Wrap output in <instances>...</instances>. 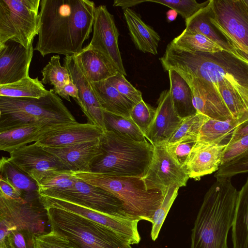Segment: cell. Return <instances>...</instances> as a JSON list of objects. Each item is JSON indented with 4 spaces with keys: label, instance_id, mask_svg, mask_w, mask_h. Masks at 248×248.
I'll use <instances>...</instances> for the list:
<instances>
[{
    "label": "cell",
    "instance_id": "45",
    "mask_svg": "<svg viewBox=\"0 0 248 248\" xmlns=\"http://www.w3.org/2000/svg\"><path fill=\"white\" fill-rule=\"evenodd\" d=\"M33 248H75L66 238L50 231L35 235Z\"/></svg>",
    "mask_w": 248,
    "mask_h": 248
},
{
    "label": "cell",
    "instance_id": "5",
    "mask_svg": "<svg viewBox=\"0 0 248 248\" xmlns=\"http://www.w3.org/2000/svg\"><path fill=\"white\" fill-rule=\"evenodd\" d=\"M76 122L53 89L39 98L0 96V132L31 124L62 125Z\"/></svg>",
    "mask_w": 248,
    "mask_h": 248
},
{
    "label": "cell",
    "instance_id": "33",
    "mask_svg": "<svg viewBox=\"0 0 248 248\" xmlns=\"http://www.w3.org/2000/svg\"><path fill=\"white\" fill-rule=\"evenodd\" d=\"M105 131H112L127 139L139 142L147 140L130 118L104 111Z\"/></svg>",
    "mask_w": 248,
    "mask_h": 248
},
{
    "label": "cell",
    "instance_id": "6",
    "mask_svg": "<svg viewBox=\"0 0 248 248\" xmlns=\"http://www.w3.org/2000/svg\"><path fill=\"white\" fill-rule=\"evenodd\" d=\"M102 155L93 164L91 172L118 176L142 177L152 160L154 146L148 140H133L112 131L101 138Z\"/></svg>",
    "mask_w": 248,
    "mask_h": 248
},
{
    "label": "cell",
    "instance_id": "36",
    "mask_svg": "<svg viewBox=\"0 0 248 248\" xmlns=\"http://www.w3.org/2000/svg\"><path fill=\"white\" fill-rule=\"evenodd\" d=\"M75 172L66 170L52 172L37 184L38 192L62 191L70 188L75 183Z\"/></svg>",
    "mask_w": 248,
    "mask_h": 248
},
{
    "label": "cell",
    "instance_id": "40",
    "mask_svg": "<svg viewBox=\"0 0 248 248\" xmlns=\"http://www.w3.org/2000/svg\"><path fill=\"white\" fill-rule=\"evenodd\" d=\"M156 109L143 100L132 108L130 117L144 135L150 126L155 114Z\"/></svg>",
    "mask_w": 248,
    "mask_h": 248
},
{
    "label": "cell",
    "instance_id": "43",
    "mask_svg": "<svg viewBox=\"0 0 248 248\" xmlns=\"http://www.w3.org/2000/svg\"><path fill=\"white\" fill-rule=\"evenodd\" d=\"M197 141L196 139H186L164 145L171 156L185 169L187 158Z\"/></svg>",
    "mask_w": 248,
    "mask_h": 248
},
{
    "label": "cell",
    "instance_id": "8",
    "mask_svg": "<svg viewBox=\"0 0 248 248\" xmlns=\"http://www.w3.org/2000/svg\"><path fill=\"white\" fill-rule=\"evenodd\" d=\"M41 0H0V45L8 41L28 48L38 35Z\"/></svg>",
    "mask_w": 248,
    "mask_h": 248
},
{
    "label": "cell",
    "instance_id": "41",
    "mask_svg": "<svg viewBox=\"0 0 248 248\" xmlns=\"http://www.w3.org/2000/svg\"><path fill=\"white\" fill-rule=\"evenodd\" d=\"M248 172V153L220 165L214 174L217 179L231 178Z\"/></svg>",
    "mask_w": 248,
    "mask_h": 248
},
{
    "label": "cell",
    "instance_id": "24",
    "mask_svg": "<svg viewBox=\"0 0 248 248\" xmlns=\"http://www.w3.org/2000/svg\"><path fill=\"white\" fill-rule=\"evenodd\" d=\"M124 15L130 35L137 49L144 53L157 54V47L160 40L159 34L132 9L124 10Z\"/></svg>",
    "mask_w": 248,
    "mask_h": 248
},
{
    "label": "cell",
    "instance_id": "47",
    "mask_svg": "<svg viewBox=\"0 0 248 248\" xmlns=\"http://www.w3.org/2000/svg\"><path fill=\"white\" fill-rule=\"evenodd\" d=\"M226 40L231 47L229 53L248 65V47L242 44L216 23L211 22Z\"/></svg>",
    "mask_w": 248,
    "mask_h": 248
},
{
    "label": "cell",
    "instance_id": "34",
    "mask_svg": "<svg viewBox=\"0 0 248 248\" xmlns=\"http://www.w3.org/2000/svg\"><path fill=\"white\" fill-rule=\"evenodd\" d=\"M0 172V177L8 180L22 193L38 192L36 182L16 166L12 162L10 157H1Z\"/></svg>",
    "mask_w": 248,
    "mask_h": 248
},
{
    "label": "cell",
    "instance_id": "50",
    "mask_svg": "<svg viewBox=\"0 0 248 248\" xmlns=\"http://www.w3.org/2000/svg\"><path fill=\"white\" fill-rule=\"evenodd\" d=\"M248 134V114L239 120L238 124L232 133L227 143Z\"/></svg>",
    "mask_w": 248,
    "mask_h": 248
},
{
    "label": "cell",
    "instance_id": "4",
    "mask_svg": "<svg viewBox=\"0 0 248 248\" xmlns=\"http://www.w3.org/2000/svg\"><path fill=\"white\" fill-rule=\"evenodd\" d=\"M75 175L118 198L123 202L124 213L132 220L152 222L164 198L161 191L148 190L141 177L118 176L91 171H76Z\"/></svg>",
    "mask_w": 248,
    "mask_h": 248
},
{
    "label": "cell",
    "instance_id": "15",
    "mask_svg": "<svg viewBox=\"0 0 248 248\" xmlns=\"http://www.w3.org/2000/svg\"><path fill=\"white\" fill-rule=\"evenodd\" d=\"M9 154L12 162L37 184L52 172L63 170L51 154L35 142Z\"/></svg>",
    "mask_w": 248,
    "mask_h": 248
},
{
    "label": "cell",
    "instance_id": "46",
    "mask_svg": "<svg viewBox=\"0 0 248 248\" xmlns=\"http://www.w3.org/2000/svg\"><path fill=\"white\" fill-rule=\"evenodd\" d=\"M248 153V134L227 143L222 159L221 164L229 162Z\"/></svg>",
    "mask_w": 248,
    "mask_h": 248
},
{
    "label": "cell",
    "instance_id": "31",
    "mask_svg": "<svg viewBox=\"0 0 248 248\" xmlns=\"http://www.w3.org/2000/svg\"><path fill=\"white\" fill-rule=\"evenodd\" d=\"M48 93L38 77H28L14 83L0 85V96L39 98Z\"/></svg>",
    "mask_w": 248,
    "mask_h": 248
},
{
    "label": "cell",
    "instance_id": "37",
    "mask_svg": "<svg viewBox=\"0 0 248 248\" xmlns=\"http://www.w3.org/2000/svg\"><path fill=\"white\" fill-rule=\"evenodd\" d=\"M207 117L197 113L182 119L172 136L165 144L173 143L186 139H196L204 121Z\"/></svg>",
    "mask_w": 248,
    "mask_h": 248
},
{
    "label": "cell",
    "instance_id": "19",
    "mask_svg": "<svg viewBox=\"0 0 248 248\" xmlns=\"http://www.w3.org/2000/svg\"><path fill=\"white\" fill-rule=\"evenodd\" d=\"M178 73L191 88L197 113L219 121L233 119L221 98L209 82L189 74Z\"/></svg>",
    "mask_w": 248,
    "mask_h": 248
},
{
    "label": "cell",
    "instance_id": "13",
    "mask_svg": "<svg viewBox=\"0 0 248 248\" xmlns=\"http://www.w3.org/2000/svg\"><path fill=\"white\" fill-rule=\"evenodd\" d=\"M119 32L113 16L106 6L96 7L93 24V35L87 45L102 54L119 71L126 76L118 46Z\"/></svg>",
    "mask_w": 248,
    "mask_h": 248
},
{
    "label": "cell",
    "instance_id": "3",
    "mask_svg": "<svg viewBox=\"0 0 248 248\" xmlns=\"http://www.w3.org/2000/svg\"><path fill=\"white\" fill-rule=\"evenodd\" d=\"M231 180L217 179L205 193L191 231L190 248H228L239 194Z\"/></svg>",
    "mask_w": 248,
    "mask_h": 248
},
{
    "label": "cell",
    "instance_id": "12",
    "mask_svg": "<svg viewBox=\"0 0 248 248\" xmlns=\"http://www.w3.org/2000/svg\"><path fill=\"white\" fill-rule=\"evenodd\" d=\"M38 197L44 206L65 210L86 217L112 230L130 245L137 244L140 240L139 220L107 215L58 199L39 194Z\"/></svg>",
    "mask_w": 248,
    "mask_h": 248
},
{
    "label": "cell",
    "instance_id": "42",
    "mask_svg": "<svg viewBox=\"0 0 248 248\" xmlns=\"http://www.w3.org/2000/svg\"><path fill=\"white\" fill-rule=\"evenodd\" d=\"M34 236L25 232L8 231L0 239V248H33Z\"/></svg>",
    "mask_w": 248,
    "mask_h": 248
},
{
    "label": "cell",
    "instance_id": "28",
    "mask_svg": "<svg viewBox=\"0 0 248 248\" xmlns=\"http://www.w3.org/2000/svg\"><path fill=\"white\" fill-rule=\"evenodd\" d=\"M232 237L233 248H248V177L239 191Z\"/></svg>",
    "mask_w": 248,
    "mask_h": 248
},
{
    "label": "cell",
    "instance_id": "17",
    "mask_svg": "<svg viewBox=\"0 0 248 248\" xmlns=\"http://www.w3.org/2000/svg\"><path fill=\"white\" fill-rule=\"evenodd\" d=\"M63 66L68 69L72 81L78 88L80 101L78 105L87 117L88 123L97 125L105 131L104 110L91 82L78 64L76 56L65 57Z\"/></svg>",
    "mask_w": 248,
    "mask_h": 248
},
{
    "label": "cell",
    "instance_id": "49",
    "mask_svg": "<svg viewBox=\"0 0 248 248\" xmlns=\"http://www.w3.org/2000/svg\"><path fill=\"white\" fill-rule=\"evenodd\" d=\"M58 95L69 102H71L70 97H72L78 105L79 104L80 101L78 90L71 78L69 82L64 86L62 91L58 93Z\"/></svg>",
    "mask_w": 248,
    "mask_h": 248
},
{
    "label": "cell",
    "instance_id": "14",
    "mask_svg": "<svg viewBox=\"0 0 248 248\" xmlns=\"http://www.w3.org/2000/svg\"><path fill=\"white\" fill-rule=\"evenodd\" d=\"M210 21L248 47V4L246 0H211Z\"/></svg>",
    "mask_w": 248,
    "mask_h": 248
},
{
    "label": "cell",
    "instance_id": "22",
    "mask_svg": "<svg viewBox=\"0 0 248 248\" xmlns=\"http://www.w3.org/2000/svg\"><path fill=\"white\" fill-rule=\"evenodd\" d=\"M104 131L90 123L66 124L35 143L43 147H63L100 139Z\"/></svg>",
    "mask_w": 248,
    "mask_h": 248
},
{
    "label": "cell",
    "instance_id": "44",
    "mask_svg": "<svg viewBox=\"0 0 248 248\" xmlns=\"http://www.w3.org/2000/svg\"><path fill=\"white\" fill-rule=\"evenodd\" d=\"M107 81L135 104L143 100L142 93L128 81L125 76L121 73L119 72Z\"/></svg>",
    "mask_w": 248,
    "mask_h": 248
},
{
    "label": "cell",
    "instance_id": "16",
    "mask_svg": "<svg viewBox=\"0 0 248 248\" xmlns=\"http://www.w3.org/2000/svg\"><path fill=\"white\" fill-rule=\"evenodd\" d=\"M101 138L67 146L42 147L55 157L63 170L90 172L93 164L102 155Z\"/></svg>",
    "mask_w": 248,
    "mask_h": 248
},
{
    "label": "cell",
    "instance_id": "25",
    "mask_svg": "<svg viewBox=\"0 0 248 248\" xmlns=\"http://www.w3.org/2000/svg\"><path fill=\"white\" fill-rule=\"evenodd\" d=\"M75 56L91 82L106 80L119 72L105 56L88 46Z\"/></svg>",
    "mask_w": 248,
    "mask_h": 248
},
{
    "label": "cell",
    "instance_id": "51",
    "mask_svg": "<svg viewBox=\"0 0 248 248\" xmlns=\"http://www.w3.org/2000/svg\"><path fill=\"white\" fill-rule=\"evenodd\" d=\"M145 2V0H119L114 1L113 6H121L123 9H126L131 6Z\"/></svg>",
    "mask_w": 248,
    "mask_h": 248
},
{
    "label": "cell",
    "instance_id": "23",
    "mask_svg": "<svg viewBox=\"0 0 248 248\" xmlns=\"http://www.w3.org/2000/svg\"><path fill=\"white\" fill-rule=\"evenodd\" d=\"M65 125L39 123L1 132L0 150L10 153L32 142H36L41 140L50 133L59 130Z\"/></svg>",
    "mask_w": 248,
    "mask_h": 248
},
{
    "label": "cell",
    "instance_id": "7",
    "mask_svg": "<svg viewBox=\"0 0 248 248\" xmlns=\"http://www.w3.org/2000/svg\"><path fill=\"white\" fill-rule=\"evenodd\" d=\"M52 231L67 239L75 248H132L109 228L75 213L44 206Z\"/></svg>",
    "mask_w": 248,
    "mask_h": 248
},
{
    "label": "cell",
    "instance_id": "11",
    "mask_svg": "<svg viewBox=\"0 0 248 248\" xmlns=\"http://www.w3.org/2000/svg\"><path fill=\"white\" fill-rule=\"evenodd\" d=\"M185 170L171 156L164 145L154 146L152 160L141 179L148 190H157L164 196L170 186H186L189 179Z\"/></svg>",
    "mask_w": 248,
    "mask_h": 248
},
{
    "label": "cell",
    "instance_id": "26",
    "mask_svg": "<svg viewBox=\"0 0 248 248\" xmlns=\"http://www.w3.org/2000/svg\"><path fill=\"white\" fill-rule=\"evenodd\" d=\"M93 89L104 111L130 117V111L135 105L124 97L107 81L91 82Z\"/></svg>",
    "mask_w": 248,
    "mask_h": 248
},
{
    "label": "cell",
    "instance_id": "52",
    "mask_svg": "<svg viewBox=\"0 0 248 248\" xmlns=\"http://www.w3.org/2000/svg\"><path fill=\"white\" fill-rule=\"evenodd\" d=\"M178 13L173 10H169L167 13V18L169 22H171L175 19Z\"/></svg>",
    "mask_w": 248,
    "mask_h": 248
},
{
    "label": "cell",
    "instance_id": "18",
    "mask_svg": "<svg viewBox=\"0 0 248 248\" xmlns=\"http://www.w3.org/2000/svg\"><path fill=\"white\" fill-rule=\"evenodd\" d=\"M33 53V44L28 48L13 41L0 45V85L14 83L29 77Z\"/></svg>",
    "mask_w": 248,
    "mask_h": 248
},
{
    "label": "cell",
    "instance_id": "10",
    "mask_svg": "<svg viewBox=\"0 0 248 248\" xmlns=\"http://www.w3.org/2000/svg\"><path fill=\"white\" fill-rule=\"evenodd\" d=\"M38 194L69 202L107 215L129 218L124 212L123 202L118 198L104 189L85 182L76 176L74 184L70 188L38 192Z\"/></svg>",
    "mask_w": 248,
    "mask_h": 248
},
{
    "label": "cell",
    "instance_id": "1",
    "mask_svg": "<svg viewBox=\"0 0 248 248\" xmlns=\"http://www.w3.org/2000/svg\"><path fill=\"white\" fill-rule=\"evenodd\" d=\"M40 28L34 50L45 57L51 53L76 55L93 31L95 11L89 0H41Z\"/></svg>",
    "mask_w": 248,
    "mask_h": 248
},
{
    "label": "cell",
    "instance_id": "21",
    "mask_svg": "<svg viewBox=\"0 0 248 248\" xmlns=\"http://www.w3.org/2000/svg\"><path fill=\"white\" fill-rule=\"evenodd\" d=\"M227 143L212 144L197 141L186 160L185 170L189 178L201 177L216 172L221 164Z\"/></svg>",
    "mask_w": 248,
    "mask_h": 248
},
{
    "label": "cell",
    "instance_id": "39",
    "mask_svg": "<svg viewBox=\"0 0 248 248\" xmlns=\"http://www.w3.org/2000/svg\"><path fill=\"white\" fill-rule=\"evenodd\" d=\"M210 0L202 3H198L195 0H148L145 2H155L165 5L179 14L186 21L206 6Z\"/></svg>",
    "mask_w": 248,
    "mask_h": 248
},
{
    "label": "cell",
    "instance_id": "2",
    "mask_svg": "<svg viewBox=\"0 0 248 248\" xmlns=\"http://www.w3.org/2000/svg\"><path fill=\"white\" fill-rule=\"evenodd\" d=\"M160 61L165 71L190 75L211 84H223L233 90L248 110V65L229 52H189L171 43Z\"/></svg>",
    "mask_w": 248,
    "mask_h": 248
},
{
    "label": "cell",
    "instance_id": "48",
    "mask_svg": "<svg viewBox=\"0 0 248 248\" xmlns=\"http://www.w3.org/2000/svg\"><path fill=\"white\" fill-rule=\"evenodd\" d=\"M0 194L6 198L21 201L24 199L22 193L15 187L8 180L0 177Z\"/></svg>",
    "mask_w": 248,
    "mask_h": 248
},
{
    "label": "cell",
    "instance_id": "35",
    "mask_svg": "<svg viewBox=\"0 0 248 248\" xmlns=\"http://www.w3.org/2000/svg\"><path fill=\"white\" fill-rule=\"evenodd\" d=\"M42 82L44 84H49L53 86L54 92L58 94L64 86L71 79L68 69L60 63L59 55L51 57L48 63L41 71Z\"/></svg>",
    "mask_w": 248,
    "mask_h": 248
},
{
    "label": "cell",
    "instance_id": "20",
    "mask_svg": "<svg viewBox=\"0 0 248 248\" xmlns=\"http://www.w3.org/2000/svg\"><path fill=\"white\" fill-rule=\"evenodd\" d=\"M157 104L154 120L145 134L153 146L165 145L182 121L174 109L170 90L160 93Z\"/></svg>",
    "mask_w": 248,
    "mask_h": 248
},
{
    "label": "cell",
    "instance_id": "29",
    "mask_svg": "<svg viewBox=\"0 0 248 248\" xmlns=\"http://www.w3.org/2000/svg\"><path fill=\"white\" fill-rule=\"evenodd\" d=\"M211 0L208 4L186 20V30L199 32L211 39L229 53L231 47L226 40L210 21Z\"/></svg>",
    "mask_w": 248,
    "mask_h": 248
},
{
    "label": "cell",
    "instance_id": "38",
    "mask_svg": "<svg viewBox=\"0 0 248 248\" xmlns=\"http://www.w3.org/2000/svg\"><path fill=\"white\" fill-rule=\"evenodd\" d=\"M179 188L176 185L169 186L164 196L162 202L153 217L151 237L153 241L158 237L168 213L177 196Z\"/></svg>",
    "mask_w": 248,
    "mask_h": 248
},
{
    "label": "cell",
    "instance_id": "9",
    "mask_svg": "<svg viewBox=\"0 0 248 248\" xmlns=\"http://www.w3.org/2000/svg\"><path fill=\"white\" fill-rule=\"evenodd\" d=\"M46 219L44 206L40 207L25 199L19 201L0 194V239L9 231L25 232L33 235L44 233Z\"/></svg>",
    "mask_w": 248,
    "mask_h": 248
},
{
    "label": "cell",
    "instance_id": "30",
    "mask_svg": "<svg viewBox=\"0 0 248 248\" xmlns=\"http://www.w3.org/2000/svg\"><path fill=\"white\" fill-rule=\"evenodd\" d=\"M239 120L219 121L207 117L200 129L197 141L212 144H222L236 127Z\"/></svg>",
    "mask_w": 248,
    "mask_h": 248
},
{
    "label": "cell",
    "instance_id": "27",
    "mask_svg": "<svg viewBox=\"0 0 248 248\" xmlns=\"http://www.w3.org/2000/svg\"><path fill=\"white\" fill-rule=\"evenodd\" d=\"M171 98L175 111L182 119L197 113L193 104L191 88L185 79L176 71H168Z\"/></svg>",
    "mask_w": 248,
    "mask_h": 248
},
{
    "label": "cell",
    "instance_id": "32",
    "mask_svg": "<svg viewBox=\"0 0 248 248\" xmlns=\"http://www.w3.org/2000/svg\"><path fill=\"white\" fill-rule=\"evenodd\" d=\"M171 43L182 50L189 52L216 53L224 50L217 44L205 35L186 29Z\"/></svg>",
    "mask_w": 248,
    "mask_h": 248
}]
</instances>
